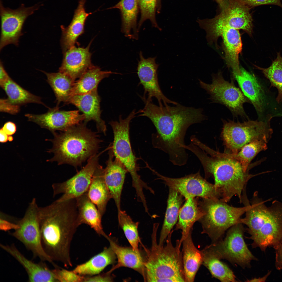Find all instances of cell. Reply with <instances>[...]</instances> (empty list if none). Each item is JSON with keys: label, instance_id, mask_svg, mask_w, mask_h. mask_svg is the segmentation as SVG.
Returning <instances> with one entry per match:
<instances>
[{"label": "cell", "instance_id": "6da1fadb", "mask_svg": "<svg viewBox=\"0 0 282 282\" xmlns=\"http://www.w3.org/2000/svg\"><path fill=\"white\" fill-rule=\"evenodd\" d=\"M145 105L139 110L138 116L148 118L156 131L152 136L154 148L168 155L169 161L174 165L181 166L187 163L188 155L183 147L187 131L191 125L205 120L203 110L183 106L168 104L156 105L144 100Z\"/></svg>", "mask_w": 282, "mask_h": 282}, {"label": "cell", "instance_id": "7a4b0ae2", "mask_svg": "<svg viewBox=\"0 0 282 282\" xmlns=\"http://www.w3.org/2000/svg\"><path fill=\"white\" fill-rule=\"evenodd\" d=\"M76 199L59 202L39 207L38 216L42 243L52 260L72 267L70 255L72 239L81 225L78 218Z\"/></svg>", "mask_w": 282, "mask_h": 282}, {"label": "cell", "instance_id": "3957f363", "mask_svg": "<svg viewBox=\"0 0 282 282\" xmlns=\"http://www.w3.org/2000/svg\"><path fill=\"white\" fill-rule=\"evenodd\" d=\"M186 149L193 153L203 167L205 179L212 177L215 189L220 199L227 203L234 196L238 197L240 203L246 194L248 182L255 176L245 172L237 161L230 158L210 156L191 142L185 146Z\"/></svg>", "mask_w": 282, "mask_h": 282}, {"label": "cell", "instance_id": "277c9868", "mask_svg": "<svg viewBox=\"0 0 282 282\" xmlns=\"http://www.w3.org/2000/svg\"><path fill=\"white\" fill-rule=\"evenodd\" d=\"M81 122L59 133L52 132L54 137L46 139L52 143L47 152L54 156L46 161L56 162L58 165L67 164L75 168L98 153L101 140L96 132Z\"/></svg>", "mask_w": 282, "mask_h": 282}, {"label": "cell", "instance_id": "5b68a950", "mask_svg": "<svg viewBox=\"0 0 282 282\" xmlns=\"http://www.w3.org/2000/svg\"><path fill=\"white\" fill-rule=\"evenodd\" d=\"M266 201L255 192L245 217L240 221L247 226L252 247L263 251L282 243V202L275 200L268 207Z\"/></svg>", "mask_w": 282, "mask_h": 282}, {"label": "cell", "instance_id": "8992f818", "mask_svg": "<svg viewBox=\"0 0 282 282\" xmlns=\"http://www.w3.org/2000/svg\"><path fill=\"white\" fill-rule=\"evenodd\" d=\"M159 224H154L151 235V246L146 249L147 256L144 263V280L148 282H185L180 239L174 245L172 242V230L168 236L165 245L157 242Z\"/></svg>", "mask_w": 282, "mask_h": 282}, {"label": "cell", "instance_id": "52a82bcc", "mask_svg": "<svg viewBox=\"0 0 282 282\" xmlns=\"http://www.w3.org/2000/svg\"><path fill=\"white\" fill-rule=\"evenodd\" d=\"M199 198V203L203 213L198 221L202 228V234H207L212 243L221 239L225 231L239 223L241 216L250 204L242 207L231 206L220 199Z\"/></svg>", "mask_w": 282, "mask_h": 282}, {"label": "cell", "instance_id": "ba28073f", "mask_svg": "<svg viewBox=\"0 0 282 282\" xmlns=\"http://www.w3.org/2000/svg\"><path fill=\"white\" fill-rule=\"evenodd\" d=\"M221 9L220 14L213 19L197 21L205 31L209 44L216 43L222 32L228 28L242 30L252 36V19L247 5L240 0H229Z\"/></svg>", "mask_w": 282, "mask_h": 282}, {"label": "cell", "instance_id": "9c48e42d", "mask_svg": "<svg viewBox=\"0 0 282 282\" xmlns=\"http://www.w3.org/2000/svg\"><path fill=\"white\" fill-rule=\"evenodd\" d=\"M137 114L134 110L124 119L120 115L118 121H110L109 124L114 134V140L111 148L114 156L123 164L130 173L132 179V185L136 190L137 196L140 197L144 195L143 189L148 190L150 187L142 180L138 173L139 167L137 159L132 151L130 141V123Z\"/></svg>", "mask_w": 282, "mask_h": 282}, {"label": "cell", "instance_id": "30bf717a", "mask_svg": "<svg viewBox=\"0 0 282 282\" xmlns=\"http://www.w3.org/2000/svg\"><path fill=\"white\" fill-rule=\"evenodd\" d=\"M271 118L260 121L248 119L243 122L223 120L221 137L230 153H237L244 145L255 140H262L267 143L273 133L270 123Z\"/></svg>", "mask_w": 282, "mask_h": 282}, {"label": "cell", "instance_id": "8fae6325", "mask_svg": "<svg viewBox=\"0 0 282 282\" xmlns=\"http://www.w3.org/2000/svg\"><path fill=\"white\" fill-rule=\"evenodd\" d=\"M201 87L210 96L213 103H219L228 109L234 117L240 116L249 119L243 108L244 104L250 103L240 88L235 85L232 78L230 82L225 80L221 72L213 74L211 84L199 80Z\"/></svg>", "mask_w": 282, "mask_h": 282}, {"label": "cell", "instance_id": "7c38bea8", "mask_svg": "<svg viewBox=\"0 0 282 282\" xmlns=\"http://www.w3.org/2000/svg\"><path fill=\"white\" fill-rule=\"evenodd\" d=\"M244 228L239 223L228 229L225 239L207 245L206 248L216 257L226 259L243 268L249 267L251 261L257 260L244 241Z\"/></svg>", "mask_w": 282, "mask_h": 282}, {"label": "cell", "instance_id": "4fadbf2b", "mask_svg": "<svg viewBox=\"0 0 282 282\" xmlns=\"http://www.w3.org/2000/svg\"><path fill=\"white\" fill-rule=\"evenodd\" d=\"M38 208L36 199L33 198L23 218L16 223L19 228L10 234L31 251L34 256L42 261L49 262L55 266L56 265L46 253L42 244Z\"/></svg>", "mask_w": 282, "mask_h": 282}, {"label": "cell", "instance_id": "5bb4252c", "mask_svg": "<svg viewBox=\"0 0 282 282\" xmlns=\"http://www.w3.org/2000/svg\"><path fill=\"white\" fill-rule=\"evenodd\" d=\"M159 178L169 187L176 190L185 199L198 197L214 199H220L214 185L208 181L201 175L199 171L180 178H173L162 175L153 170Z\"/></svg>", "mask_w": 282, "mask_h": 282}, {"label": "cell", "instance_id": "9a60e30c", "mask_svg": "<svg viewBox=\"0 0 282 282\" xmlns=\"http://www.w3.org/2000/svg\"><path fill=\"white\" fill-rule=\"evenodd\" d=\"M40 6L39 4L26 7L22 4L19 8L13 10L4 7L1 0V50L9 44L18 45L19 39L22 34V30L25 21L28 16L38 10Z\"/></svg>", "mask_w": 282, "mask_h": 282}, {"label": "cell", "instance_id": "2e32d148", "mask_svg": "<svg viewBox=\"0 0 282 282\" xmlns=\"http://www.w3.org/2000/svg\"><path fill=\"white\" fill-rule=\"evenodd\" d=\"M100 154L97 153L89 158L86 165L70 179L62 183L52 185L54 196L63 194L57 201L61 202L76 199L87 192L93 174L99 164Z\"/></svg>", "mask_w": 282, "mask_h": 282}, {"label": "cell", "instance_id": "e0dca14e", "mask_svg": "<svg viewBox=\"0 0 282 282\" xmlns=\"http://www.w3.org/2000/svg\"><path fill=\"white\" fill-rule=\"evenodd\" d=\"M139 60L137 67V74L140 83L144 90L143 100L152 101V98L155 97L157 100L159 105H164L172 104L175 105L178 103L171 101L166 97L162 92L158 81L157 70L159 65L156 62V57L145 58L142 52L139 53Z\"/></svg>", "mask_w": 282, "mask_h": 282}, {"label": "cell", "instance_id": "ac0fdd59", "mask_svg": "<svg viewBox=\"0 0 282 282\" xmlns=\"http://www.w3.org/2000/svg\"><path fill=\"white\" fill-rule=\"evenodd\" d=\"M47 112L41 114H25L28 121L34 122L41 128L51 132L63 131L69 127L84 121V115L79 110L65 111L60 110L58 106L49 108Z\"/></svg>", "mask_w": 282, "mask_h": 282}, {"label": "cell", "instance_id": "d6986e66", "mask_svg": "<svg viewBox=\"0 0 282 282\" xmlns=\"http://www.w3.org/2000/svg\"><path fill=\"white\" fill-rule=\"evenodd\" d=\"M101 98L97 89L85 94L77 95L71 97L67 104L74 105L85 116L84 122L87 124L92 120L96 125L98 132L106 134L107 127L105 121L101 118Z\"/></svg>", "mask_w": 282, "mask_h": 282}, {"label": "cell", "instance_id": "ffe728a7", "mask_svg": "<svg viewBox=\"0 0 282 282\" xmlns=\"http://www.w3.org/2000/svg\"><path fill=\"white\" fill-rule=\"evenodd\" d=\"M91 43L85 48L74 46L65 52L59 72L66 74L75 81L93 66L91 59V54L89 50Z\"/></svg>", "mask_w": 282, "mask_h": 282}, {"label": "cell", "instance_id": "44dd1931", "mask_svg": "<svg viewBox=\"0 0 282 282\" xmlns=\"http://www.w3.org/2000/svg\"><path fill=\"white\" fill-rule=\"evenodd\" d=\"M104 168V178L112 198L115 202L118 212L121 210V193L126 175L128 171L123 164L115 157L111 148Z\"/></svg>", "mask_w": 282, "mask_h": 282}, {"label": "cell", "instance_id": "7402d4cb", "mask_svg": "<svg viewBox=\"0 0 282 282\" xmlns=\"http://www.w3.org/2000/svg\"><path fill=\"white\" fill-rule=\"evenodd\" d=\"M240 73L233 75L240 88L254 107L260 117L266 106L265 96L263 88L257 78L252 73L242 67Z\"/></svg>", "mask_w": 282, "mask_h": 282}, {"label": "cell", "instance_id": "603a6c76", "mask_svg": "<svg viewBox=\"0 0 282 282\" xmlns=\"http://www.w3.org/2000/svg\"><path fill=\"white\" fill-rule=\"evenodd\" d=\"M1 248L18 262L26 272L30 282H58L52 270L42 262L34 263L25 257L14 244L4 245L1 244Z\"/></svg>", "mask_w": 282, "mask_h": 282}, {"label": "cell", "instance_id": "cb8c5ba5", "mask_svg": "<svg viewBox=\"0 0 282 282\" xmlns=\"http://www.w3.org/2000/svg\"><path fill=\"white\" fill-rule=\"evenodd\" d=\"M86 0H79L72 19L67 27L61 26L62 31L61 44L64 53L74 46L79 36L83 33L85 23L88 16L92 13L86 12L85 5Z\"/></svg>", "mask_w": 282, "mask_h": 282}, {"label": "cell", "instance_id": "d4e9b609", "mask_svg": "<svg viewBox=\"0 0 282 282\" xmlns=\"http://www.w3.org/2000/svg\"><path fill=\"white\" fill-rule=\"evenodd\" d=\"M221 36L223 40L225 59L228 67L232 69L233 75L240 73L239 55L242 51V44L238 30L228 28L225 30Z\"/></svg>", "mask_w": 282, "mask_h": 282}, {"label": "cell", "instance_id": "484cf974", "mask_svg": "<svg viewBox=\"0 0 282 282\" xmlns=\"http://www.w3.org/2000/svg\"><path fill=\"white\" fill-rule=\"evenodd\" d=\"M191 231L182 242V260L185 282H192L200 267L202 265L201 250L195 245Z\"/></svg>", "mask_w": 282, "mask_h": 282}, {"label": "cell", "instance_id": "4316f807", "mask_svg": "<svg viewBox=\"0 0 282 282\" xmlns=\"http://www.w3.org/2000/svg\"><path fill=\"white\" fill-rule=\"evenodd\" d=\"M107 239L109 241L110 246L114 251L117 259V263L109 271L111 273L121 267H128L139 273L144 279L145 260L140 252L136 251L131 247L120 246L108 236Z\"/></svg>", "mask_w": 282, "mask_h": 282}, {"label": "cell", "instance_id": "83f0119b", "mask_svg": "<svg viewBox=\"0 0 282 282\" xmlns=\"http://www.w3.org/2000/svg\"><path fill=\"white\" fill-rule=\"evenodd\" d=\"M104 168L99 164L93 174L87 194L90 199L96 206L102 216L107 204L111 197L105 182Z\"/></svg>", "mask_w": 282, "mask_h": 282}, {"label": "cell", "instance_id": "f1b7e54d", "mask_svg": "<svg viewBox=\"0 0 282 282\" xmlns=\"http://www.w3.org/2000/svg\"><path fill=\"white\" fill-rule=\"evenodd\" d=\"M78 209V218L80 224H87L98 234L106 238L107 236L103 230L102 216L96 205L89 198L87 192L76 199Z\"/></svg>", "mask_w": 282, "mask_h": 282}, {"label": "cell", "instance_id": "f546056e", "mask_svg": "<svg viewBox=\"0 0 282 282\" xmlns=\"http://www.w3.org/2000/svg\"><path fill=\"white\" fill-rule=\"evenodd\" d=\"M139 8L138 0H120L116 4L108 9L119 10L121 15V32L130 39H137L139 30L137 19Z\"/></svg>", "mask_w": 282, "mask_h": 282}, {"label": "cell", "instance_id": "4dcf8cb0", "mask_svg": "<svg viewBox=\"0 0 282 282\" xmlns=\"http://www.w3.org/2000/svg\"><path fill=\"white\" fill-rule=\"evenodd\" d=\"M199 198L186 199L184 204L179 210L178 221L174 230H181V236L180 240L182 242L189 232L193 230L194 224L198 221L203 215L199 205Z\"/></svg>", "mask_w": 282, "mask_h": 282}, {"label": "cell", "instance_id": "1f68e13d", "mask_svg": "<svg viewBox=\"0 0 282 282\" xmlns=\"http://www.w3.org/2000/svg\"><path fill=\"white\" fill-rule=\"evenodd\" d=\"M169 188L167 207L158 243L161 245L164 244L168 236L177 224L183 202V197L180 193L174 189Z\"/></svg>", "mask_w": 282, "mask_h": 282}, {"label": "cell", "instance_id": "d6a6232c", "mask_svg": "<svg viewBox=\"0 0 282 282\" xmlns=\"http://www.w3.org/2000/svg\"><path fill=\"white\" fill-rule=\"evenodd\" d=\"M116 258L115 254L110 246L95 255L87 261L77 265L73 270L76 273L84 276H92L99 274L108 266L113 264Z\"/></svg>", "mask_w": 282, "mask_h": 282}, {"label": "cell", "instance_id": "836d02e7", "mask_svg": "<svg viewBox=\"0 0 282 282\" xmlns=\"http://www.w3.org/2000/svg\"><path fill=\"white\" fill-rule=\"evenodd\" d=\"M46 76L47 81L52 89L58 106L60 103L67 104L71 97L75 81L66 74L42 71Z\"/></svg>", "mask_w": 282, "mask_h": 282}, {"label": "cell", "instance_id": "e575fe53", "mask_svg": "<svg viewBox=\"0 0 282 282\" xmlns=\"http://www.w3.org/2000/svg\"><path fill=\"white\" fill-rule=\"evenodd\" d=\"M113 74L118 73L111 71H102L99 67L93 66L75 81L71 97L75 95L85 94L97 89L102 80Z\"/></svg>", "mask_w": 282, "mask_h": 282}, {"label": "cell", "instance_id": "d590c367", "mask_svg": "<svg viewBox=\"0 0 282 282\" xmlns=\"http://www.w3.org/2000/svg\"><path fill=\"white\" fill-rule=\"evenodd\" d=\"M201 252L202 265L209 271L212 276L222 282L236 281V277L232 271L205 247Z\"/></svg>", "mask_w": 282, "mask_h": 282}, {"label": "cell", "instance_id": "8d00e7d4", "mask_svg": "<svg viewBox=\"0 0 282 282\" xmlns=\"http://www.w3.org/2000/svg\"><path fill=\"white\" fill-rule=\"evenodd\" d=\"M0 85L7 95L8 99L13 104L20 106L33 103L40 104L49 108L42 101L40 97L25 89L10 78Z\"/></svg>", "mask_w": 282, "mask_h": 282}, {"label": "cell", "instance_id": "74e56055", "mask_svg": "<svg viewBox=\"0 0 282 282\" xmlns=\"http://www.w3.org/2000/svg\"><path fill=\"white\" fill-rule=\"evenodd\" d=\"M267 143L262 140H256L246 144L236 153L219 152L218 155L237 161L240 164L244 171L248 172L249 171L250 163L253 158L260 152L267 149Z\"/></svg>", "mask_w": 282, "mask_h": 282}, {"label": "cell", "instance_id": "f35d334b", "mask_svg": "<svg viewBox=\"0 0 282 282\" xmlns=\"http://www.w3.org/2000/svg\"><path fill=\"white\" fill-rule=\"evenodd\" d=\"M261 70L265 76L269 81L272 86L275 87L278 90V95L276 100L278 103L282 102V57L280 52H277V57L271 65L267 68L254 65Z\"/></svg>", "mask_w": 282, "mask_h": 282}, {"label": "cell", "instance_id": "ab89813d", "mask_svg": "<svg viewBox=\"0 0 282 282\" xmlns=\"http://www.w3.org/2000/svg\"><path fill=\"white\" fill-rule=\"evenodd\" d=\"M118 213L119 225L123 230L131 247L140 252L139 245L141 243L138 230L139 222L133 221L125 211L121 210Z\"/></svg>", "mask_w": 282, "mask_h": 282}, {"label": "cell", "instance_id": "60d3db41", "mask_svg": "<svg viewBox=\"0 0 282 282\" xmlns=\"http://www.w3.org/2000/svg\"><path fill=\"white\" fill-rule=\"evenodd\" d=\"M157 0H138L139 8L141 16L138 24L139 30L143 23L149 20L153 27L161 30L158 26L155 18V13L157 8Z\"/></svg>", "mask_w": 282, "mask_h": 282}, {"label": "cell", "instance_id": "b9f144b4", "mask_svg": "<svg viewBox=\"0 0 282 282\" xmlns=\"http://www.w3.org/2000/svg\"><path fill=\"white\" fill-rule=\"evenodd\" d=\"M58 282H83L84 276L79 275L73 271H68L57 267L52 269Z\"/></svg>", "mask_w": 282, "mask_h": 282}, {"label": "cell", "instance_id": "7bdbcfd3", "mask_svg": "<svg viewBox=\"0 0 282 282\" xmlns=\"http://www.w3.org/2000/svg\"><path fill=\"white\" fill-rule=\"evenodd\" d=\"M0 105V110L2 112L14 115L20 110V106L12 103L8 98L1 99Z\"/></svg>", "mask_w": 282, "mask_h": 282}, {"label": "cell", "instance_id": "ee69618b", "mask_svg": "<svg viewBox=\"0 0 282 282\" xmlns=\"http://www.w3.org/2000/svg\"><path fill=\"white\" fill-rule=\"evenodd\" d=\"M248 6L255 7L261 5L273 4L282 8L281 0H240Z\"/></svg>", "mask_w": 282, "mask_h": 282}, {"label": "cell", "instance_id": "f6af8a7d", "mask_svg": "<svg viewBox=\"0 0 282 282\" xmlns=\"http://www.w3.org/2000/svg\"><path fill=\"white\" fill-rule=\"evenodd\" d=\"M111 273L109 271L106 273L92 276H84V282L111 281L112 279L110 276Z\"/></svg>", "mask_w": 282, "mask_h": 282}, {"label": "cell", "instance_id": "bcb514c9", "mask_svg": "<svg viewBox=\"0 0 282 282\" xmlns=\"http://www.w3.org/2000/svg\"><path fill=\"white\" fill-rule=\"evenodd\" d=\"M275 251V265L278 270L282 269V243L273 248Z\"/></svg>", "mask_w": 282, "mask_h": 282}, {"label": "cell", "instance_id": "7dc6e473", "mask_svg": "<svg viewBox=\"0 0 282 282\" xmlns=\"http://www.w3.org/2000/svg\"><path fill=\"white\" fill-rule=\"evenodd\" d=\"M17 223H13L6 220L1 218L0 228L2 230L7 231L11 229L16 230L19 228Z\"/></svg>", "mask_w": 282, "mask_h": 282}, {"label": "cell", "instance_id": "c3c4849f", "mask_svg": "<svg viewBox=\"0 0 282 282\" xmlns=\"http://www.w3.org/2000/svg\"><path fill=\"white\" fill-rule=\"evenodd\" d=\"M1 128L9 136L14 134L17 130L15 124L11 121L6 122Z\"/></svg>", "mask_w": 282, "mask_h": 282}, {"label": "cell", "instance_id": "681fc988", "mask_svg": "<svg viewBox=\"0 0 282 282\" xmlns=\"http://www.w3.org/2000/svg\"><path fill=\"white\" fill-rule=\"evenodd\" d=\"M0 84H1L7 81L10 77L4 69L1 61L0 62Z\"/></svg>", "mask_w": 282, "mask_h": 282}, {"label": "cell", "instance_id": "f907efd6", "mask_svg": "<svg viewBox=\"0 0 282 282\" xmlns=\"http://www.w3.org/2000/svg\"><path fill=\"white\" fill-rule=\"evenodd\" d=\"M0 142L2 143H4L9 141V136L1 128L0 130Z\"/></svg>", "mask_w": 282, "mask_h": 282}, {"label": "cell", "instance_id": "816d5d0a", "mask_svg": "<svg viewBox=\"0 0 282 282\" xmlns=\"http://www.w3.org/2000/svg\"><path fill=\"white\" fill-rule=\"evenodd\" d=\"M271 272H269L267 274L265 275V276L261 278H254L251 280H248L247 281V282H263L265 281L266 279L268 277V275L270 274L271 273Z\"/></svg>", "mask_w": 282, "mask_h": 282}, {"label": "cell", "instance_id": "f5cc1de1", "mask_svg": "<svg viewBox=\"0 0 282 282\" xmlns=\"http://www.w3.org/2000/svg\"><path fill=\"white\" fill-rule=\"evenodd\" d=\"M215 0L218 3L221 8L225 7L229 1V0Z\"/></svg>", "mask_w": 282, "mask_h": 282}]
</instances>
